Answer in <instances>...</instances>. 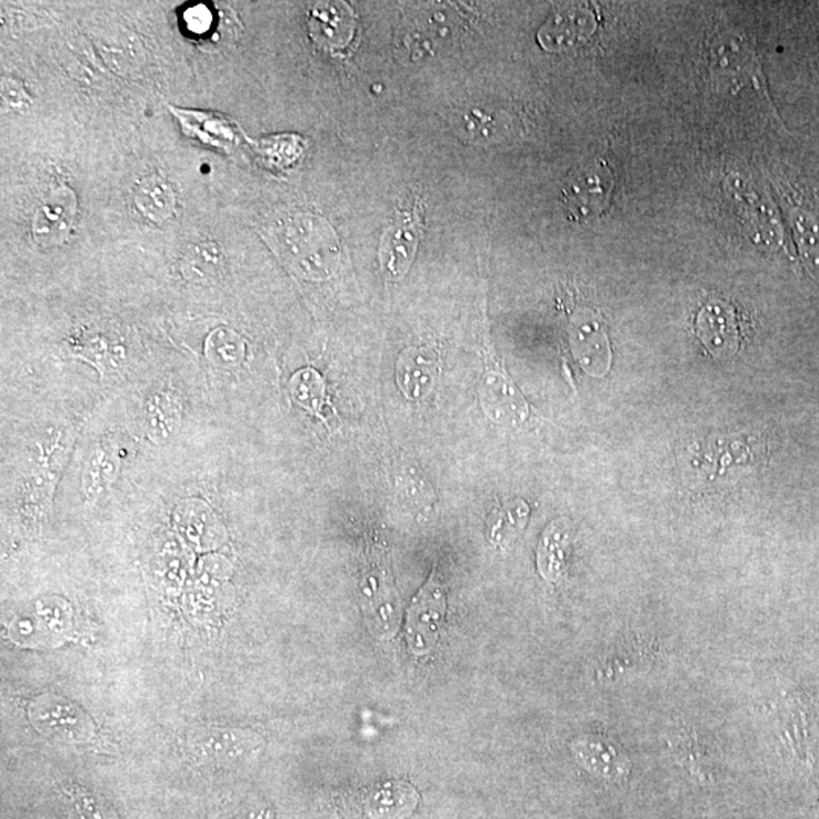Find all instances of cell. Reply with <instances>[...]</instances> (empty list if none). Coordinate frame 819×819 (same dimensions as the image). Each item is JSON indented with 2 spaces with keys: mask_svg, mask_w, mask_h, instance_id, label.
<instances>
[{
  "mask_svg": "<svg viewBox=\"0 0 819 819\" xmlns=\"http://www.w3.org/2000/svg\"><path fill=\"white\" fill-rule=\"evenodd\" d=\"M445 615L447 588L435 569L407 613V646L415 656H426L438 646Z\"/></svg>",
  "mask_w": 819,
  "mask_h": 819,
  "instance_id": "6da1fadb",
  "label": "cell"
},
{
  "mask_svg": "<svg viewBox=\"0 0 819 819\" xmlns=\"http://www.w3.org/2000/svg\"><path fill=\"white\" fill-rule=\"evenodd\" d=\"M612 190V172L605 161L596 160L569 174L561 197L571 219L589 220L605 213Z\"/></svg>",
  "mask_w": 819,
  "mask_h": 819,
  "instance_id": "7a4b0ae2",
  "label": "cell"
},
{
  "mask_svg": "<svg viewBox=\"0 0 819 819\" xmlns=\"http://www.w3.org/2000/svg\"><path fill=\"white\" fill-rule=\"evenodd\" d=\"M366 623L377 639H392L401 623L402 609L388 572H371L361 585Z\"/></svg>",
  "mask_w": 819,
  "mask_h": 819,
  "instance_id": "3957f363",
  "label": "cell"
},
{
  "mask_svg": "<svg viewBox=\"0 0 819 819\" xmlns=\"http://www.w3.org/2000/svg\"><path fill=\"white\" fill-rule=\"evenodd\" d=\"M77 214V198L69 187L52 190L37 208L32 219V236L41 247H56L68 239Z\"/></svg>",
  "mask_w": 819,
  "mask_h": 819,
  "instance_id": "277c9868",
  "label": "cell"
},
{
  "mask_svg": "<svg viewBox=\"0 0 819 819\" xmlns=\"http://www.w3.org/2000/svg\"><path fill=\"white\" fill-rule=\"evenodd\" d=\"M480 402L490 421L517 426L526 421L528 404L513 381L501 371L486 373L480 386Z\"/></svg>",
  "mask_w": 819,
  "mask_h": 819,
  "instance_id": "5b68a950",
  "label": "cell"
},
{
  "mask_svg": "<svg viewBox=\"0 0 819 819\" xmlns=\"http://www.w3.org/2000/svg\"><path fill=\"white\" fill-rule=\"evenodd\" d=\"M573 758L590 775L607 781H621L630 775V760L609 739L583 736L572 742Z\"/></svg>",
  "mask_w": 819,
  "mask_h": 819,
  "instance_id": "8992f818",
  "label": "cell"
},
{
  "mask_svg": "<svg viewBox=\"0 0 819 819\" xmlns=\"http://www.w3.org/2000/svg\"><path fill=\"white\" fill-rule=\"evenodd\" d=\"M439 376V356L428 347L409 348L397 364L398 388L406 398L419 401L435 389Z\"/></svg>",
  "mask_w": 819,
  "mask_h": 819,
  "instance_id": "52a82bcc",
  "label": "cell"
},
{
  "mask_svg": "<svg viewBox=\"0 0 819 819\" xmlns=\"http://www.w3.org/2000/svg\"><path fill=\"white\" fill-rule=\"evenodd\" d=\"M698 334L717 357H730L739 347V326L733 307L721 301L708 303L698 314Z\"/></svg>",
  "mask_w": 819,
  "mask_h": 819,
  "instance_id": "ba28073f",
  "label": "cell"
},
{
  "mask_svg": "<svg viewBox=\"0 0 819 819\" xmlns=\"http://www.w3.org/2000/svg\"><path fill=\"white\" fill-rule=\"evenodd\" d=\"M421 224L413 218L394 223L382 237L380 259L382 270L392 280H399L409 272L411 261L418 249Z\"/></svg>",
  "mask_w": 819,
  "mask_h": 819,
  "instance_id": "9c48e42d",
  "label": "cell"
},
{
  "mask_svg": "<svg viewBox=\"0 0 819 819\" xmlns=\"http://www.w3.org/2000/svg\"><path fill=\"white\" fill-rule=\"evenodd\" d=\"M593 29L596 22L589 11L583 8H567L552 16L550 22L540 29L539 39L543 48L559 51L588 39Z\"/></svg>",
  "mask_w": 819,
  "mask_h": 819,
  "instance_id": "30bf717a",
  "label": "cell"
},
{
  "mask_svg": "<svg viewBox=\"0 0 819 819\" xmlns=\"http://www.w3.org/2000/svg\"><path fill=\"white\" fill-rule=\"evenodd\" d=\"M174 118L180 120L187 136L194 137L210 147L231 151L237 143V132L227 118L211 112L180 110L172 108Z\"/></svg>",
  "mask_w": 819,
  "mask_h": 819,
  "instance_id": "8fae6325",
  "label": "cell"
},
{
  "mask_svg": "<svg viewBox=\"0 0 819 819\" xmlns=\"http://www.w3.org/2000/svg\"><path fill=\"white\" fill-rule=\"evenodd\" d=\"M136 207L144 218L153 223H163L174 213L177 197L172 186L164 178L148 177L137 186L134 191Z\"/></svg>",
  "mask_w": 819,
  "mask_h": 819,
  "instance_id": "7c38bea8",
  "label": "cell"
},
{
  "mask_svg": "<svg viewBox=\"0 0 819 819\" xmlns=\"http://www.w3.org/2000/svg\"><path fill=\"white\" fill-rule=\"evenodd\" d=\"M569 548H571V531L568 522L551 523L540 540L538 555L539 571L548 581L559 580L565 572Z\"/></svg>",
  "mask_w": 819,
  "mask_h": 819,
  "instance_id": "4fadbf2b",
  "label": "cell"
},
{
  "mask_svg": "<svg viewBox=\"0 0 819 819\" xmlns=\"http://www.w3.org/2000/svg\"><path fill=\"white\" fill-rule=\"evenodd\" d=\"M240 731L207 730L193 738L191 750L203 758L239 759L253 747L249 735L240 738Z\"/></svg>",
  "mask_w": 819,
  "mask_h": 819,
  "instance_id": "5bb4252c",
  "label": "cell"
},
{
  "mask_svg": "<svg viewBox=\"0 0 819 819\" xmlns=\"http://www.w3.org/2000/svg\"><path fill=\"white\" fill-rule=\"evenodd\" d=\"M571 342L580 363L589 371H596L607 351V339L598 322L592 319L576 320L571 330Z\"/></svg>",
  "mask_w": 819,
  "mask_h": 819,
  "instance_id": "9a60e30c",
  "label": "cell"
},
{
  "mask_svg": "<svg viewBox=\"0 0 819 819\" xmlns=\"http://www.w3.org/2000/svg\"><path fill=\"white\" fill-rule=\"evenodd\" d=\"M257 156L263 168L281 172L297 163L303 152V140L294 134L269 137L256 144Z\"/></svg>",
  "mask_w": 819,
  "mask_h": 819,
  "instance_id": "2e32d148",
  "label": "cell"
},
{
  "mask_svg": "<svg viewBox=\"0 0 819 819\" xmlns=\"http://www.w3.org/2000/svg\"><path fill=\"white\" fill-rule=\"evenodd\" d=\"M349 24L351 20L348 18V12L339 3L319 6L313 11L310 22L316 39L332 48L344 44V41L349 39V31H351Z\"/></svg>",
  "mask_w": 819,
  "mask_h": 819,
  "instance_id": "e0dca14e",
  "label": "cell"
},
{
  "mask_svg": "<svg viewBox=\"0 0 819 819\" xmlns=\"http://www.w3.org/2000/svg\"><path fill=\"white\" fill-rule=\"evenodd\" d=\"M223 268V256L218 244L202 242L193 244L182 259V272L189 281H213Z\"/></svg>",
  "mask_w": 819,
  "mask_h": 819,
  "instance_id": "ac0fdd59",
  "label": "cell"
},
{
  "mask_svg": "<svg viewBox=\"0 0 819 819\" xmlns=\"http://www.w3.org/2000/svg\"><path fill=\"white\" fill-rule=\"evenodd\" d=\"M527 518V507L507 505L493 509L492 517L489 521V538L495 545H506L511 538H515L519 528H522Z\"/></svg>",
  "mask_w": 819,
  "mask_h": 819,
  "instance_id": "d6986e66",
  "label": "cell"
},
{
  "mask_svg": "<svg viewBox=\"0 0 819 819\" xmlns=\"http://www.w3.org/2000/svg\"><path fill=\"white\" fill-rule=\"evenodd\" d=\"M184 20L191 34H203L213 23V16L206 6H198L186 11Z\"/></svg>",
  "mask_w": 819,
  "mask_h": 819,
  "instance_id": "ffe728a7",
  "label": "cell"
},
{
  "mask_svg": "<svg viewBox=\"0 0 819 819\" xmlns=\"http://www.w3.org/2000/svg\"><path fill=\"white\" fill-rule=\"evenodd\" d=\"M2 99L8 108H12V110H20V108L27 107L31 102V98H29L23 86L18 81H12V79H3Z\"/></svg>",
  "mask_w": 819,
  "mask_h": 819,
  "instance_id": "44dd1931",
  "label": "cell"
}]
</instances>
